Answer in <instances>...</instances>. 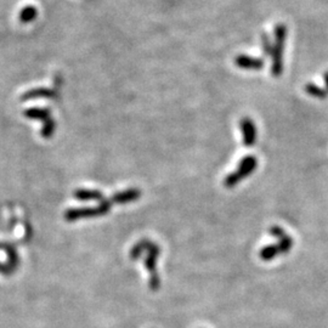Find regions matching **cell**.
I'll return each mask as SVG.
<instances>
[{
	"mask_svg": "<svg viewBox=\"0 0 328 328\" xmlns=\"http://www.w3.org/2000/svg\"><path fill=\"white\" fill-rule=\"evenodd\" d=\"M141 245L143 252L147 253L145 259V265L147 271L150 273V288L152 290H158L161 286V280L157 271V260L159 254H161V248L157 243H153L148 240H142Z\"/></svg>",
	"mask_w": 328,
	"mask_h": 328,
	"instance_id": "6da1fadb",
	"label": "cell"
},
{
	"mask_svg": "<svg viewBox=\"0 0 328 328\" xmlns=\"http://www.w3.org/2000/svg\"><path fill=\"white\" fill-rule=\"evenodd\" d=\"M287 37V27L284 23H279L275 28V45L273 46V66L271 74L274 77H280L283 72V49Z\"/></svg>",
	"mask_w": 328,
	"mask_h": 328,
	"instance_id": "7a4b0ae2",
	"label": "cell"
},
{
	"mask_svg": "<svg viewBox=\"0 0 328 328\" xmlns=\"http://www.w3.org/2000/svg\"><path fill=\"white\" fill-rule=\"evenodd\" d=\"M257 165H258V161L255 156H247V157L241 159L237 170L229 174L226 177H225L224 185L229 187V189L236 186L240 181H242L243 179H246L247 176H249V175L255 170Z\"/></svg>",
	"mask_w": 328,
	"mask_h": 328,
	"instance_id": "3957f363",
	"label": "cell"
},
{
	"mask_svg": "<svg viewBox=\"0 0 328 328\" xmlns=\"http://www.w3.org/2000/svg\"><path fill=\"white\" fill-rule=\"evenodd\" d=\"M112 202L111 199L109 201H102L100 203L99 207L95 208H82V209H71V211L66 212L65 218L66 220H77V219L83 218V217H98V215H104L107 213L111 208Z\"/></svg>",
	"mask_w": 328,
	"mask_h": 328,
	"instance_id": "277c9868",
	"label": "cell"
},
{
	"mask_svg": "<svg viewBox=\"0 0 328 328\" xmlns=\"http://www.w3.org/2000/svg\"><path fill=\"white\" fill-rule=\"evenodd\" d=\"M240 128L242 131L243 145L247 147L254 146L257 142V127H255L254 122L248 117L242 118L240 122Z\"/></svg>",
	"mask_w": 328,
	"mask_h": 328,
	"instance_id": "5b68a950",
	"label": "cell"
},
{
	"mask_svg": "<svg viewBox=\"0 0 328 328\" xmlns=\"http://www.w3.org/2000/svg\"><path fill=\"white\" fill-rule=\"evenodd\" d=\"M270 233L279 238V243H276V245L279 247L280 254H286L290 251V248L293 247V238L287 235L283 229H281L280 226H274L270 229Z\"/></svg>",
	"mask_w": 328,
	"mask_h": 328,
	"instance_id": "8992f818",
	"label": "cell"
},
{
	"mask_svg": "<svg viewBox=\"0 0 328 328\" xmlns=\"http://www.w3.org/2000/svg\"><path fill=\"white\" fill-rule=\"evenodd\" d=\"M236 66L240 68H245V70H261L264 67L265 62L261 58L251 57V56L240 55L236 57Z\"/></svg>",
	"mask_w": 328,
	"mask_h": 328,
	"instance_id": "52a82bcc",
	"label": "cell"
},
{
	"mask_svg": "<svg viewBox=\"0 0 328 328\" xmlns=\"http://www.w3.org/2000/svg\"><path fill=\"white\" fill-rule=\"evenodd\" d=\"M140 196H141V191H140L139 189H130V190H127V191L115 193V195L111 198V202L123 204V203L136 201V199L140 198Z\"/></svg>",
	"mask_w": 328,
	"mask_h": 328,
	"instance_id": "ba28073f",
	"label": "cell"
},
{
	"mask_svg": "<svg viewBox=\"0 0 328 328\" xmlns=\"http://www.w3.org/2000/svg\"><path fill=\"white\" fill-rule=\"evenodd\" d=\"M279 254H280V251L277 245H269L261 249L260 253H259V257H260L261 260L269 261V260H273V259L276 258Z\"/></svg>",
	"mask_w": 328,
	"mask_h": 328,
	"instance_id": "9c48e42d",
	"label": "cell"
},
{
	"mask_svg": "<svg viewBox=\"0 0 328 328\" xmlns=\"http://www.w3.org/2000/svg\"><path fill=\"white\" fill-rule=\"evenodd\" d=\"M74 196L80 201H94V199H102V193L94 190H79L74 192Z\"/></svg>",
	"mask_w": 328,
	"mask_h": 328,
	"instance_id": "30bf717a",
	"label": "cell"
},
{
	"mask_svg": "<svg viewBox=\"0 0 328 328\" xmlns=\"http://www.w3.org/2000/svg\"><path fill=\"white\" fill-rule=\"evenodd\" d=\"M305 92L308 93L309 95L314 96V98H317V99H324L328 95L327 90L321 89V87H318L317 85H315V84H312V83L306 84Z\"/></svg>",
	"mask_w": 328,
	"mask_h": 328,
	"instance_id": "8fae6325",
	"label": "cell"
},
{
	"mask_svg": "<svg viewBox=\"0 0 328 328\" xmlns=\"http://www.w3.org/2000/svg\"><path fill=\"white\" fill-rule=\"evenodd\" d=\"M24 115L28 118H36V120H45V118H48L49 112L45 111V109L33 108L27 109V111L24 112Z\"/></svg>",
	"mask_w": 328,
	"mask_h": 328,
	"instance_id": "7c38bea8",
	"label": "cell"
},
{
	"mask_svg": "<svg viewBox=\"0 0 328 328\" xmlns=\"http://www.w3.org/2000/svg\"><path fill=\"white\" fill-rule=\"evenodd\" d=\"M261 43H262L261 45L262 50H264L265 55H271V52H273V44H271L266 33L261 34Z\"/></svg>",
	"mask_w": 328,
	"mask_h": 328,
	"instance_id": "4fadbf2b",
	"label": "cell"
},
{
	"mask_svg": "<svg viewBox=\"0 0 328 328\" xmlns=\"http://www.w3.org/2000/svg\"><path fill=\"white\" fill-rule=\"evenodd\" d=\"M54 129H55V123H54V122H52V121H46L45 124H44V127H43V131H42L43 136H45V137L51 136V134H52V131H54Z\"/></svg>",
	"mask_w": 328,
	"mask_h": 328,
	"instance_id": "5bb4252c",
	"label": "cell"
},
{
	"mask_svg": "<svg viewBox=\"0 0 328 328\" xmlns=\"http://www.w3.org/2000/svg\"><path fill=\"white\" fill-rule=\"evenodd\" d=\"M324 83H326L327 93H328V72H326V74H324Z\"/></svg>",
	"mask_w": 328,
	"mask_h": 328,
	"instance_id": "9a60e30c",
	"label": "cell"
}]
</instances>
